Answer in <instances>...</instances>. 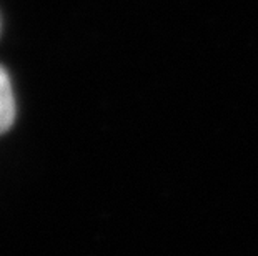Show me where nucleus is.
<instances>
[{
	"label": "nucleus",
	"mask_w": 258,
	"mask_h": 256,
	"mask_svg": "<svg viewBox=\"0 0 258 256\" xmlns=\"http://www.w3.org/2000/svg\"><path fill=\"white\" fill-rule=\"evenodd\" d=\"M15 120V99L7 72L0 67V135L14 125Z\"/></svg>",
	"instance_id": "f257e3e1"
}]
</instances>
